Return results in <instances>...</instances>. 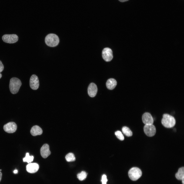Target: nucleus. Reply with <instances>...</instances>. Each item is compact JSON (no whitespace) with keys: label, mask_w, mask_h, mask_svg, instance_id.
<instances>
[{"label":"nucleus","mask_w":184,"mask_h":184,"mask_svg":"<svg viewBox=\"0 0 184 184\" xmlns=\"http://www.w3.org/2000/svg\"><path fill=\"white\" fill-rule=\"evenodd\" d=\"M13 172L15 174H17L18 173V170L17 169L14 170L13 171Z\"/></svg>","instance_id":"obj_25"},{"label":"nucleus","mask_w":184,"mask_h":184,"mask_svg":"<svg viewBox=\"0 0 184 184\" xmlns=\"http://www.w3.org/2000/svg\"><path fill=\"white\" fill-rule=\"evenodd\" d=\"M101 181L102 182V184H106L107 182L108 181V179L107 178V176L106 175L104 174L102 176Z\"/></svg>","instance_id":"obj_22"},{"label":"nucleus","mask_w":184,"mask_h":184,"mask_svg":"<svg viewBox=\"0 0 184 184\" xmlns=\"http://www.w3.org/2000/svg\"><path fill=\"white\" fill-rule=\"evenodd\" d=\"M21 85V83L18 78L15 77L10 80L9 88L11 93L13 94H16L18 91Z\"/></svg>","instance_id":"obj_2"},{"label":"nucleus","mask_w":184,"mask_h":184,"mask_svg":"<svg viewBox=\"0 0 184 184\" xmlns=\"http://www.w3.org/2000/svg\"><path fill=\"white\" fill-rule=\"evenodd\" d=\"M102 56L103 59L105 61H110L113 58L112 50L108 48H104L102 52Z\"/></svg>","instance_id":"obj_7"},{"label":"nucleus","mask_w":184,"mask_h":184,"mask_svg":"<svg viewBox=\"0 0 184 184\" xmlns=\"http://www.w3.org/2000/svg\"><path fill=\"white\" fill-rule=\"evenodd\" d=\"M123 133L127 136H131L132 135V132L130 129L127 127L123 126L122 129Z\"/></svg>","instance_id":"obj_17"},{"label":"nucleus","mask_w":184,"mask_h":184,"mask_svg":"<svg viewBox=\"0 0 184 184\" xmlns=\"http://www.w3.org/2000/svg\"><path fill=\"white\" fill-rule=\"evenodd\" d=\"M161 120L162 124L165 127L170 128L174 126L176 124V120L172 116L168 114L163 115Z\"/></svg>","instance_id":"obj_1"},{"label":"nucleus","mask_w":184,"mask_h":184,"mask_svg":"<svg viewBox=\"0 0 184 184\" xmlns=\"http://www.w3.org/2000/svg\"><path fill=\"white\" fill-rule=\"evenodd\" d=\"M40 152L42 157L46 158L48 157L51 153L49 145L47 144H44L41 148Z\"/></svg>","instance_id":"obj_11"},{"label":"nucleus","mask_w":184,"mask_h":184,"mask_svg":"<svg viewBox=\"0 0 184 184\" xmlns=\"http://www.w3.org/2000/svg\"><path fill=\"white\" fill-rule=\"evenodd\" d=\"M39 168L38 164L36 163H30L26 166L27 171L31 173H33L37 172Z\"/></svg>","instance_id":"obj_13"},{"label":"nucleus","mask_w":184,"mask_h":184,"mask_svg":"<svg viewBox=\"0 0 184 184\" xmlns=\"http://www.w3.org/2000/svg\"><path fill=\"white\" fill-rule=\"evenodd\" d=\"M117 85L116 80L113 78H110L108 79L106 83V85L107 88L109 90L114 89Z\"/></svg>","instance_id":"obj_15"},{"label":"nucleus","mask_w":184,"mask_h":184,"mask_svg":"<svg viewBox=\"0 0 184 184\" xmlns=\"http://www.w3.org/2000/svg\"><path fill=\"white\" fill-rule=\"evenodd\" d=\"M18 36L15 34L4 35L2 37V39L5 42L13 43L17 42L18 40Z\"/></svg>","instance_id":"obj_6"},{"label":"nucleus","mask_w":184,"mask_h":184,"mask_svg":"<svg viewBox=\"0 0 184 184\" xmlns=\"http://www.w3.org/2000/svg\"><path fill=\"white\" fill-rule=\"evenodd\" d=\"M31 134L33 136H36L38 135H40L42 133V129L38 125L33 126L30 130Z\"/></svg>","instance_id":"obj_14"},{"label":"nucleus","mask_w":184,"mask_h":184,"mask_svg":"<svg viewBox=\"0 0 184 184\" xmlns=\"http://www.w3.org/2000/svg\"><path fill=\"white\" fill-rule=\"evenodd\" d=\"M87 175V173L85 171H82L80 173L77 174V178L79 180L82 181L86 178Z\"/></svg>","instance_id":"obj_20"},{"label":"nucleus","mask_w":184,"mask_h":184,"mask_svg":"<svg viewBox=\"0 0 184 184\" xmlns=\"http://www.w3.org/2000/svg\"><path fill=\"white\" fill-rule=\"evenodd\" d=\"M142 118L143 122L145 125L152 124L153 123V118L148 112L144 113L142 115Z\"/></svg>","instance_id":"obj_10"},{"label":"nucleus","mask_w":184,"mask_h":184,"mask_svg":"<svg viewBox=\"0 0 184 184\" xmlns=\"http://www.w3.org/2000/svg\"><path fill=\"white\" fill-rule=\"evenodd\" d=\"M2 177V173L0 171V182L1 180Z\"/></svg>","instance_id":"obj_26"},{"label":"nucleus","mask_w":184,"mask_h":184,"mask_svg":"<svg viewBox=\"0 0 184 184\" xmlns=\"http://www.w3.org/2000/svg\"><path fill=\"white\" fill-rule=\"evenodd\" d=\"M2 77V74L0 73V78H1Z\"/></svg>","instance_id":"obj_27"},{"label":"nucleus","mask_w":184,"mask_h":184,"mask_svg":"<svg viewBox=\"0 0 184 184\" xmlns=\"http://www.w3.org/2000/svg\"><path fill=\"white\" fill-rule=\"evenodd\" d=\"M4 66L1 61H0V73L2 72L4 70Z\"/></svg>","instance_id":"obj_23"},{"label":"nucleus","mask_w":184,"mask_h":184,"mask_svg":"<svg viewBox=\"0 0 184 184\" xmlns=\"http://www.w3.org/2000/svg\"><path fill=\"white\" fill-rule=\"evenodd\" d=\"M115 134L119 140L122 141L124 139L123 135L122 134L121 132L119 131H118L116 132Z\"/></svg>","instance_id":"obj_21"},{"label":"nucleus","mask_w":184,"mask_h":184,"mask_svg":"<svg viewBox=\"0 0 184 184\" xmlns=\"http://www.w3.org/2000/svg\"><path fill=\"white\" fill-rule=\"evenodd\" d=\"M29 84L32 89L34 90L37 89L39 86V81L37 76L34 74L32 75L30 79Z\"/></svg>","instance_id":"obj_9"},{"label":"nucleus","mask_w":184,"mask_h":184,"mask_svg":"<svg viewBox=\"0 0 184 184\" xmlns=\"http://www.w3.org/2000/svg\"><path fill=\"white\" fill-rule=\"evenodd\" d=\"M175 177L178 180H182L184 179V167H182L179 168L178 172L176 174Z\"/></svg>","instance_id":"obj_16"},{"label":"nucleus","mask_w":184,"mask_h":184,"mask_svg":"<svg viewBox=\"0 0 184 184\" xmlns=\"http://www.w3.org/2000/svg\"><path fill=\"white\" fill-rule=\"evenodd\" d=\"M143 129L145 133L149 137L154 136L156 133L155 127L153 124L145 125Z\"/></svg>","instance_id":"obj_5"},{"label":"nucleus","mask_w":184,"mask_h":184,"mask_svg":"<svg viewBox=\"0 0 184 184\" xmlns=\"http://www.w3.org/2000/svg\"><path fill=\"white\" fill-rule=\"evenodd\" d=\"M119 1L121 2H124L127 1L129 0H118Z\"/></svg>","instance_id":"obj_24"},{"label":"nucleus","mask_w":184,"mask_h":184,"mask_svg":"<svg viewBox=\"0 0 184 184\" xmlns=\"http://www.w3.org/2000/svg\"><path fill=\"white\" fill-rule=\"evenodd\" d=\"M45 42L46 44L49 46L55 47L58 45L59 43V38L56 35L53 33H50L45 37Z\"/></svg>","instance_id":"obj_3"},{"label":"nucleus","mask_w":184,"mask_h":184,"mask_svg":"<svg viewBox=\"0 0 184 184\" xmlns=\"http://www.w3.org/2000/svg\"><path fill=\"white\" fill-rule=\"evenodd\" d=\"M66 160L68 162L74 161L75 160V158L74 155L72 153L68 154L65 156Z\"/></svg>","instance_id":"obj_18"},{"label":"nucleus","mask_w":184,"mask_h":184,"mask_svg":"<svg viewBox=\"0 0 184 184\" xmlns=\"http://www.w3.org/2000/svg\"><path fill=\"white\" fill-rule=\"evenodd\" d=\"M128 174L130 179L134 181L137 180L141 177L142 172L138 168L133 167L129 170Z\"/></svg>","instance_id":"obj_4"},{"label":"nucleus","mask_w":184,"mask_h":184,"mask_svg":"<svg viewBox=\"0 0 184 184\" xmlns=\"http://www.w3.org/2000/svg\"><path fill=\"white\" fill-rule=\"evenodd\" d=\"M4 130L8 133H13L16 131L17 125L14 122H10L5 124L3 126Z\"/></svg>","instance_id":"obj_8"},{"label":"nucleus","mask_w":184,"mask_h":184,"mask_svg":"<svg viewBox=\"0 0 184 184\" xmlns=\"http://www.w3.org/2000/svg\"><path fill=\"white\" fill-rule=\"evenodd\" d=\"M98 90L96 85L94 83L90 84L88 88V93L91 97H94L96 95Z\"/></svg>","instance_id":"obj_12"},{"label":"nucleus","mask_w":184,"mask_h":184,"mask_svg":"<svg viewBox=\"0 0 184 184\" xmlns=\"http://www.w3.org/2000/svg\"><path fill=\"white\" fill-rule=\"evenodd\" d=\"M0 170L1 171V170Z\"/></svg>","instance_id":"obj_28"},{"label":"nucleus","mask_w":184,"mask_h":184,"mask_svg":"<svg viewBox=\"0 0 184 184\" xmlns=\"http://www.w3.org/2000/svg\"><path fill=\"white\" fill-rule=\"evenodd\" d=\"M34 157L33 156H30L29 153H27L26 154V156L23 159L24 162H26L28 163H31L32 162L33 159Z\"/></svg>","instance_id":"obj_19"}]
</instances>
